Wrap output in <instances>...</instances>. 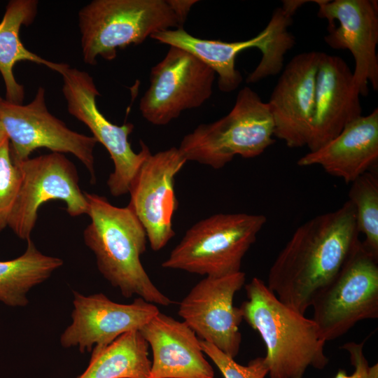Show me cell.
Returning a JSON list of instances; mask_svg holds the SVG:
<instances>
[{"mask_svg":"<svg viewBox=\"0 0 378 378\" xmlns=\"http://www.w3.org/2000/svg\"><path fill=\"white\" fill-rule=\"evenodd\" d=\"M355 209H339L300 225L279 252L267 275L268 288L283 303L304 314L359 242Z\"/></svg>","mask_w":378,"mask_h":378,"instance_id":"cell-1","label":"cell"},{"mask_svg":"<svg viewBox=\"0 0 378 378\" xmlns=\"http://www.w3.org/2000/svg\"><path fill=\"white\" fill-rule=\"evenodd\" d=\"M84 193L90 223L83 231V239L95 255L102 276L126 298L137 295L155 304H173L141 264L140 257L146 251L148 238L134 213L127 206L111 204L105 197Z\"/></svg>","mask_w":378,"mask_h":378,"instance_id":"cell-2","label":"cell"},{"mask_svg":"<svg viewBox=\"0 0 378 378\" xmlns=\"http://www.w3.org/2000/svg\"><path fill=\"white\" fill-rule=\"evenodd\" d=\"M245 289L247 300L239 308L265 343L270 378H302L309 367L325 368L326 342L312 318L283 303L258 277Z\"/></svg>","mask_w":378,"mask_h":378,"instance_id":"cell-3","label":"cell"},{"mask_svg":"<svg viewBox=\"0 0 378 378\" xmlns=\"http://www.w3.org/2000/svg\"><path fill=\"white\" fill-rule=\"evenodd\" d=\"M182 25L168 0H94L78 13L83 60H113L118 49Z\"/></svg>","mask_w":378,"mask_h":378,"instance_id":"cell-4","label":"cell"},{"mask_svg":"<svg viewBox=\"0 0 378 378\" xmlns=\"http://www.w3.org/2000/svg\"><path fill=\"white\" fill-rule=\"evenodd\" d=\"M273 136L274 123L267 103L245 87L226 115L198 125L183 136L178 149L187 161L218 169L236 155H260L275 142Z\"/></svg>","mask_w":378,"mask_h":378,"instance_id":"cell-5","label":"cell"},{"mask_svg":"<svg viewBox=\"0 0 378 378\" xmlns=\"http://www.w3.org/2000/svg\"><path fill=\"white\" fill-rule=\"evenodd\" d=\"M292 18L282 7L277 8L263 30L243 41L199 38L183 27L159 31L150 37L192 54L217 74L219 90L227 93L236 90L242 82V76L235 67V59L244 50L256 48L262 52L259 64L246 78L247 83L259 82L282 71L284 55L295 44V38L288 31Z\"/></svg>","mask_w":378,"mask_h":378,"instance_id":"cell-6","label":"cell"},{"mask_svg":"<svg viewBox=\"0 0 378 378\" xmlns=\"http://www.w3.org/2000/svg\"><path fill=\"white\" fill-rule=\"evenodd\" d=\"M266 220L262 214L210 216L188 228L161 265L205 276L239 272L243 258Z\"/></svg>","mask_w":378,"mask_h":378,"instance_id":"cell-7","label":"cell"},{"mask_svg":"<svg viewBox=\"0 0 378 378\" xmlns=\"http://www.w3.org/2000/svg\"><path fill=\"white\" fill-rule=\"evenodd\" d=\"M311 307L325 342L342 336L360 321L377 318L378 255L360 240Z\"/></svg>","mask_w":378,"mask_h":378,"instance_id":"cell-8","label":"cell"},{"mask_svg":"<svg viewBox=\"0 0 378 378\" xmlns=\"http://www.w3.org/2000/svg\"><path fill=\"white\" fill-rule=\"evenodd\" d=\"M0 122L7 134L15 164L27 160L40 148L62 154L69 153L88 169L91 183L96 182L94 150L97 141L70 130L50 113L46 107L43 88H38L33 100L25 105L1 99Z\"/></svg>","mask_w":378,"mask_h":378,"instance_id":"cell-9","label":"cell"},{"mask_svg":"<svg viewBox=\"0 0 378 378\" xmlns=\"http://www.w3.org/2000/svg\"><path fill=\"white\" fill-rule=\"evenodd\" d=\"M60 74L69 113L90 129L113 162L114 169L106 182L111 195L119 197L128 193L132 180L151 153L150 149L141 141V149L135 153L128 140L134 125L130 122L115 125L101 113L96 103L99 92L88 73L68 65Z\"/></svg>","mask_w":378,"mask_h":378,"instance_id":"cell-10","label":"cell"},{"mask_svg":"<svg viewBox=\"0 0 378 378\" xmlns=\"http://www.w3.org/2000/svg\"><path fill=\"white\" fill-rule=\"evenodd\" d=\"M15 164L21 179L8 227L20 239H30L38 209L46 202L62 201L72 217L88 214V203L79 186L76 167L64 154L52 152Z\"/></svg>","mask_w":378,"mask_h":378,"instance_id":"cell-11","label":"cell"},{"mask_svg":"<svg viewBox=\"0 0 378 378\" xmlns=\"http://www.w3.org/2000/svg\"><path fill=\"white\" fill-rule=\"evenodd\" d=\"M215 72L190 52L170 46L150 71V85L141 97L142 116L165 125L181 112L202 105L213 92Z\"/></svg>","mask_w":378,"mask_h":378,"instance_id":"cell-12","label":"cell"},{"mask_svg":"<svg viewBox=\"0 0 378 378\" xmlns=\"http://www.w3.org/2000/svg\"><path fill=\"white\" fill-rule=\"evenodd\" d=\"M241 271L223 276H205L179 303L178 314L201 340L234 358L241 342L239 326L243 316L233 304L244 285Z\"/></svg>","mask_w":378,"mask_h":378,"instance_id":"cell-13","label":"cell"},{"mask_svg":"<svg viewBox=\"0 0 378 378\" xmlns=\"http://www.w3.org/2000/svg\"><path fill=\"white\" fill-rule=\"evenodd\" d=\"M317 15L328 22L324 41L331 48L348 50L355 60L354 79L360 96L370 84L378 90V6L372 0H315Z\"/></svg>","mask_w":378,"mask_h":378,"instance_id":"cell-14","label":"cell"},{"mask_svg":"<svg viewBox=\"0 0 378 378\" xmlns=\"http://www.w3.org/2000/svg\"><path fill=\"white\" fill-rule=\"evenodd\" d=\"M186 162L176 147L150 153L130 184L127 206L143 225L154 251L164 248L175 235V176Z\"/></svg>","mask_w":378,"mask_h":378,"instance_id":"cell-15","label":"cell"},{"mask_svg":"<svg viewBox=\"0 0 378 378\" xmlns=\"http://www.w3.org/2000/svg\"><path fill=\"white\" fill-rule=\"evenodd\" d=\"M72 323L60 337L64 348L77 346L81 353L104 347L120 335L140 329L160 312L157 306L137 297L120 304L102 293L88 296L74 291Z\"/></svg>","mask_w":378,"mask_h":378,"instance_id":"cell-16","label":"cell"},{"mask_svg":"<svg viewBox=\"0 0 378 378\" xmlns=\"http://www.w3.org/2000/svg\"><path fill=\"white\" fill-rule=\"evenodd\" d=\"M320 52H301L286 64L267 102L274 136L290 148L307 145Z\"/></svg>","mask_w":378,"mask_h":378,"instance_id":"cell-17","label":"cell"},{"mask_svg":"<svg viewBox=\"0 0 378 378\" xmlns=\"http://www.w3.org/2000/svg\"><path fill=\"white\" fill-rule=\"evenodd\" d=\"M360 91L353 71L340 57L320 52L314 108L307 146L314 151L362 115Z\"/></svg>","mask_w":378,"mask_h":378,"instance_id":"cell-18","label":"cell"},{"mask_svg":"<svg viewBox=\"0 0 378 378\" xmlns=\"http://www.w3.org/2000/svg\"><path fill=\"white\" fill-rule=\"evenodd\" d=\"M139 332L153 353L148 378H214L200 340L185 322L159 312Z\"/></svg>","mask_w":378,"mask_h":378,"instance_id":"cell-19","label":"cell"},{"mask_svg":"<svg viewBox=\"0 0 378 378\" xmlns=\"http://www.w3.org/2000/svg\"><path fill=\"white\" fill-rule=\"evenodd\" d=\"M378 161V109L349 123L335 138L297 162L321 166L328 174L352 183L375 168Z\"/></svg>","mask_w":378,"mask_h":378,"instance_id":"cell-20","label":"cell"},{"mask_svg":"<svg viewBox=\"0 0 378 378\" xmlns=\"http://www.w3.org/2000/svg\"><path fill=\"white\" fill-rule=\"evenodd\" d=\"M37 10L36 0H11L0 22V73L6 86V100L11 103L22 104L24 97V87L17 82L13 74L17 62H35L59 74L68 66L43 59L22 44L20 38V28L32 23Z\"/></svg>","mask_w":378,"mask_h":378,"instance_id":"cell-21","label":"cell"},{"mask_svg":"<svg viewBox=\"0 0 378 378\" xmlns=\"http://www.w3.org/2000/svg\"><path fill=\"white\" fill-rule=\"evenodd\" d=\"M148 346L139 330L127 332L106 346L94 348L88 366L77 378H148Z\"/></svg>","mask_w":378,"mask_h":378,"instance_id":"cell-22","label":"cell"},{"mask_svg":"<svg viewBox=\"0 0 378 378\" xmlns=\"http://www.w3.org/2000/svg\"><path fill=\"white\" fill-rule=\"evenodd\" d=\"M27 241L21 255L0 260V302L12 307L26 306L29 291L63 265L62 259L39 251L31 239Z\"/></svg>","mask_w":378,"mask_h":378,"instance_id":"cell-23","label":"cell"},{"mask_svg":"<svg viewBox=\"0 0 378 378\" xmlns=\"http://www.w3.org/2000/svg\"><path fill=\"white\" fill-rule=\"evenodd\" d=\"M351 183L349 200L355 209L356 226L365 235L363 244L378 255V178L373 170L366 172Z\"/></svg>","mask_w":378,"mask_h":378,"instance_id":"cell-24","label":"cell"},{"mask_svg":"<svg viewBox=\"0 0 378 378\" xmlns=\"http://www.w3.org/2000/svg\"><path fill=\"white\" fill-rule=\"evenodd\" d=\"M20 179V172L12 160L8 141L0 150V232L8 227Z\"/></svg>","mask_w":378,"mask_h":378,"instance_id":"cell-25","label":"cell"},{"mask_svg":"<svg viewBox=\"0 0 378 378\" xmlns=\"http://www.w3.org/2000/svg\"><path fill=\"white\" fill-rule=\"evenodd\" d=\"M200 346L224 378H265L268 374L264 357H257L242 365L211 343L200 340Z\"/></svg>","mask_w":378,"mask_h":378,"instance_id":"cell-26","label":"cell"},{"mask_svg":"<svg viewBox=\"0 0 378 378\" xmlns=\"http://www.w3.org/2000/svg\"><path fill=\"white\" fill-rule=\"evenodd\" d=\"M365 340L360 343L350 342L341 346L350 354V360L354 367L351 374H348L345 370L340 369L334 378H378V364L370 366L363 354Z\"/></svg>","mask_w":378,"mask_h":378,"instance_id":"cell-27","label":"cell"},{"mask_svg":"<svg viewBox=\"0 0 378 378\" xmlns=\"http://www.w3.org/2000/svg\"><path fill=\"white\" fill-rule=\"evenodd\" d=\"M171 7L183 24L192 6L198 2L196 0H168Z\"/></svg>","mask_w":378,"mask_h":378,"instance_id":"cell-28","label":"cell"},{"mask_svg":"<svg viewBox=\"0 0 378 378\" xmlns=\"http://www.w3.org/2000/svg\"><path fill=\"white\" fill-rule=\"evenodd\" d=\"M9 141L7 134L5 131V129L0 122V150L4 146V144Z\"/></svg>","mask_w":378,"mask_h":378,"instance_id":"cell-29","label":"cell"},{"mask_svg":"<svg viewBox=\"0 0 378 378\" xmlns=\"http://www.w3.org/2000/svg\"><path fill=\"white\" fill-rule=\"evenodd\" d=\"M2 98L0 97V100Z\"/></svg>","mask_w":378,"mask_h":378,"instance_id":"cell-30","label":"cell"}]
</instances>
